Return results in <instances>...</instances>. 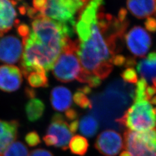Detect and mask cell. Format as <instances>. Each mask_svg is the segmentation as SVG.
I'll use <instances>...</instances> for the list:
<instances>
[{"label": "cell", "instance_id": "ac0fdd59", "mask_svg": "<svg viewBox=\"0 0 156 156\" xmlns=\"http://www.w3.org/2000/svg\"><path fill=\"white\" fill-rule=\"evenodd\" d=\"M68 147L71 152L73 154L84 156L89 149V144L88 140L84 136L76 135L71 138Z\"/></svg>", "mask_w": 156, "mask_h": 156}, {"label": "cell", "instance_id": "5b68a950", "mask_svg": "<svg viewBox=\"0 0 156 156\" xmlns=\"http://www.w3.org/2000/svg\"><path fill=\"white\" fill-rule=\"evenodd\" d=\"M84 7L75 0H47L42 16L75 28V16Z\"/></svg>", "mask_w": 156, "mask_h": 156}, {"label": "cell", "instance_id": "ffe728a7", "mask_svg": "<svg viewBox=\"0 0 156 156\" xmlns=\"http://www.w3.org/2000/svg\"><path fill=\"white\" fill-rule=\"evenodd\" d=\"M27 146L22 142L15 141L8 146L3 156H28Z\"/></svg>", "mask_w": 156, "mask_h": 156}, {"label": "cell", "instance_id": "f1b7e54d", "mask_svg": "<svg viewBox=\"0 0 156 156\" xmlns=\"http://www.w3.org/2000/svg\"><path fill=\"white\" fill-rule=\"evenodd\" d=\"M24 93H25V95L26 97L31 100L33 98H35L36 95H37V92L35 90L30 87H26L24 90Z\"/></svg>", "mask_w": 156, "mask_h": 156}, {"label": "cell", "instance_id": "d4e9b609", "mask_svg": "<svg viewBox=\"0 0 156 156\" xmlns=\"http://www.w3.org/2000/svg\"><path fill=\"white\" fill-rule=\"evenodd\" d=\"M145 28L151 33L156 32V19L154 17H147L145 22Z\"/></svg>", "mask_w": 156, "mask_h": 156}, {"label": "cell", "instance_id": "603a6c76", "mask_svg": "<svg viewBox=\"0 0 156 156\" xmlns=\"http://www.w3.org/2000/svg\"><path fill=\"white\" fill-rule=\"evenodd\" d=\"M123 81L129 84H135L138 82V75L136 71L132 67L127 68L121 73Z\"/></svg>", "mask_w": 156, "mask_h": 156}, {"label": "cell", "instance_id": "7c38bea8", "mask_svg": "<svg viewBox=\"0 0 156 156\" xmlns=\"http://www.w3.org/2000/svg\"><path fill=\"white\" fill-rule=\"evenodd\" d=\"M19 127L20 124L16 120H0V156H3L8 146L16 140Z\"/></svg>", "mask_w": 156, "mask_h": 156}, {"label": "cell", "instance_id": "d6a6232c", "mask_svg": "<svg viewBox=\"0 0 156 156\" xmlns=\"http://www.w3.org/2000/svg\"></svg>", "mask_w": 156, "mask_h": 156}, {"label": "cell", "instance_id": "2e32d148", "mask_svg": "<svg viewBox=\"0 0 156 156\" xmlns=\"http://www.w3.org/2000/svg\"><path fill=\"white\" fill-rule=\"evenodd\" d=\"M44 102L39 98H33L28 101L25 105L27 118L30 122H36L43 117L45 111Z\"/></svg>", "mask_w": 156, "mask_h": 156}, {"label": "cell", "instance_id": "484cf974", "mask_svg": "<svg viewBox=\"0 0 156 156\" xmlns=\"http://www.w3.org/2000/svg\"><path fill=\"white\" fill-rule=\"evenodd\" d=\"M43 140L48 146H55L57 147L58 141L56 136L46 134L43 137Z\"/></svg>", "mask_w": 156, "mask_h": 156}, {"label": "cell", "instance_id": "52a82bcc", "mask_svg": "<svg viewBox=\"0 0 156 156\" xmlns=\"http://www.w3.org/2000/svg\"><path fill=\"white\" fill-rule=\"evenodd\" d=\"M94 147L105 156H116L124 148L122 136L113 129H106L98 135L95 141Z\"/></svg>", "mask_w": 156, "mask_h": 156}, {"label": "cell", "instance_id": "83f0119b", "mask_svg": "<svg viewBox=\"0 0 156 156\" xmlns=\"http://www.w3.org/2000/svg\"><path fill=\"white\" fill-rule=\"evenodd\" d=\"M65 116L67 120L73 122V120L78 119L79 114L78 112L76 111L75 109L69 108L66 111Z\"/></svg>", "mask_w": 156, "mask_h": 156}, {"label": "cell", "instance_id": "5bb4252c", "mask_svg": "<svg viewBox=\"0 0 156 156\" xmlns=\"http://www.w3.org/2000/svg\"><path fill=\"white\" fill-rule=\"evenodd\" d=\"M127 6L133 15L140 19L149 17L156 12V0H127Z\"/></svg>", "mask_w": 156, "mask_h": 156}, {"label": "cell", "instance_id": "e0dca14e", "mask_svg": "<svg viewBox=\"0 0 156 156\" xmlns=\"http://www.w3.org/2000/svg\"><path fill=\"white\" fill-rule=\"evenodd\" d=\"M79 127L81 134L87 138H93L98 131L99 124L94 117L86 115L81 118Z\"/></svg>", "mask_w": 156, "mask_h": 156}, {"label": "cell", "instance_id": "8fae6325", "mask_svg": "<svg viewBox=\"0 0 156 156\" xmlns=\"http://www.w3.org/2000/svg\"><path fill=\"white\" fill-rule=\"evenodd\" d=\"M17 3L15 0H0V37L19 24L15 8Z\"/></svg>", "mask_w": 156, "mask_h": 156}, {"label": "cell", "instance_id": "6da1fadb", "mask_svg": "<svg viewBox=\"0 0 156 156\" xmlns=\"http://www.w3.org/2000/svg\"><path fill=\"white\" fill-rule=\"evenodd\" d=\"M104 0H90L75 24L82 71L104 80L113 69L128 26L127 17L101 11Z\"/></svg>", "mask_w": 156, "mask_h": 156}, {"label": "cell", "instance_id": "d6986e66", "mask_svg": "<svg viewBox=\"0 0 156 156\" xmlns=\"http://www.w3.org/2000/svg\"><path fill=\"white\" fill-rule=\"evenodd\" d=\"M25 77L30 86L34 88L48 87L49 86L47 72L45 71H33L28 73Z\"/></svg>", "mask_w": 156, "mask_h": 156}, {"label": "cell", "instance_id": "4dcf8cb0", "mask_svg": "<svg viewBox=\"0 0 156 156\" xmlns=\"http://www.w3.org/2000/svg\"><path fill=\"white\" fill-rule=\"evenodd\" d=\"M79 90H80L82 92H83L85 94L89 95L92 92V90L90 87L89 86H85L82 87H80L79 89H78Z\"/></svg>", "mask_w": 156, "mask_h": 156}, {"label": "cell", "instance_id": "4316f807", "mask_svg": "<svg viewBox=\"0 0 156 156\" xmlns=\"http://www.w3.org/2000/svg\"><path fill=\"white\" fill-rule=\"evenodd\" d=\"M28 156H54L53 153L45 149H37L32 151Z\"/></svg>", "mask_w": 156, "mask_h": 156}, {"label": "cell", "instance_id": "cb8c5ba5", "mask_svg": "<svg viewBox=\"0 0 156 156\" xmlns=\"http://www.w3.org/2000/svg\"><path fill=\"white\" fill-rule=\"evenodd\" d=\"M25 141L30 147H34L41 143V140L38 133L35 131H32L26 134Z\"/></svg>", "mask_w": 156, "mask_h": 156}, {"label": "cell", "instance_id": "f546056e", "mask_svg": "<svg viewBox=\"0 0 156 156\" xmlns=\"http://www.w3.org/2000/svg\"><path fill=\"white\" fill-rule=\"evenodd\" d=\"M79 126V122L78 119L73 120L69 124V129L73 134L76 133V131H78Z\"/></svg>", "mask_w": 156, "mask_h": 156}, {"label": "cell", "instance_id": "1f68e13d", "mask_svg": "<svg viewBox=\"0 0 156 156\" xmlns=\"http://www.w3.org/2000/svg\"><path fill=\"white\" fill-rule=\"evenodd\" d=\"M152 82H153V87H154L155 88V89L156 90V77L153 79Z\"/></svg>", "mask_w": 156, "mask_h": 156}, {"label": "cell", "instance_id": "4fadbf2b", "mask_svg": "<svg viewBox=\"0 0 156 156\" xmlns=\"http://www.w3.org/2000/svg\"><path fill=\"white\" fill-rule=\"evenodd\" d=\"M50 103L54 110L57 112H64L72 105L73 96L71 92L67 87L58 86L51 91Z\"/></svg>", "mask_w": 156, "mask_h": 156}, {"label": "cell", "instance_id": "3957f363", "mask_svg": "<svg viewBox=\"0 0 156 156\" xmlns=\"http://www.w3.org/2000/svg\"><path fill=\"white\" fill-rule=\"evenodd\" d=\"M78 49V41L68 39L52 68L53 74L58 81L62 83L72 82L76 79L81 73Z\"/></svg>", "mask_w": 156, "mask_h": 156}, {"label": "cell", "instance_id": "30bf717a", "mask_svg": "<svg viewBox=\"0 0 156 156\" xmlns=\"http://www.w3.org/2000/svg\"><path fill=\"white\" fill-rule=\"evenodd\" d=\"M22 73L16 66H0V90L12 93L19 89L22 84Z\"/></svg>", "mask_w": 156, "mask_h": 156}, {"label": "cell", "instance_id": "8992f818", "mask_svg": "<svg viewBox=\"0 0 156 156\" xmlns=\"http://www.w3.org/2000/svg\"><path fill=\"white\" fill-rule=\"evenodd\" d=\"M128 50L134 56L145 57L151 46V38L148 33L140 26H134L126 36Z\"/></svg>", "mask_w": 156, "mask_h": 156}, {"label": "cell", "instance_id": "44dd1931", "mask_svg": "<svg viewBox=\"0 0 156 156\" xmlns=\"http://www.w3.org/2000/svg\"><path fill=\"white\" fill-rule=\"evenodd\" d=\"M73 100L76 105L83 109H92V102L89 98L80 90H77V91L73 94Z\"/></svg>", "mask_w": 156, "mask_h": 156}, {"label": "cell", "instance_id": "7a4b0ae2", "mask_svg": "<svg viewBox=\"0 0 156 156\" xmlns=\"http://www.w3.org/2000/svg\"><path fill=\"white\" fill-rule=\"evenodd\" d=\"M120 127L134 132L150 131L156 126V108L146 100L138 101L128 108L121 117L115 120Z\"/></svg>", "mask_w": 156, "mask_h": 156}, {"label": "cell", "instance_id": "277c9868", "mask_svg": "<svg viewBox=\"0 0 156 156\" xmlns=\"http://www.w3.org/2000/svg\"><path fill=\"white\" fill-rule=\"evenodd\" d=\"M123 142L129 156H156V126L145 132L126 130Z\"/></svg>", "mask_w": 156, "mask_h": 156}, {"label": "cell", "instance_id": "ba28073f", "mask_svg": "<svg viewBox=\"0 0 156 156\" xmlns=\"http://www.w3.org/2000/svg\"><path fill=\"white\" fill-rule=\"evenodd\" d=\"M46 134L56 136L58 141L57 147L64 151L68 149L73 135L69 128L68 123L64 116L58 113L53 115L47 128Z\"/></svg>", "mask_w": 156, "mask_h": 156}, {"label": "cell", "instance_id": "9c48e42d", "mask_svg": "<svg viewBox=\"0 0 156 156\" xmlns=\"http://www.w3.org/2000/svg\"><path fill=\"white\" fill-rule=\"evenodd\" d=\"M23 44L13 35L4 37L0 39V62L15 64L22 57Z\"/></svg>", "mask_w": 156, "mask_h": 156}, {"label": "cell", "instance_id": "9a60e30c", "mask_svg": "<svg viewBox=\"0 0 156 156\" xmlns=\"http://www.w3.org/2000/svg\"><path fill=\"white\" fill-rule=\"evenodd\" d=\"M137 71L146 82H152L156 77V51L150 53L139 62Z\"/></svg>", "mask_w": 156, "mask_h": 156}, {"label": "cell", "instance_id": "7402d4cb", "mask_svg": "<svg viewBox=\"0 0 156 156\" xmlns=\"http://www.w3.org/2000/svg\"><path fill=\"white\" fill-rule=\"evenodd\" d=\"M147 83L146 80L143 78L140 79L136 84L134 89V101L146 100V89L147 87Z\"/></svg>", "mask_w": 156, "mask_h": 156}]
</instances>
